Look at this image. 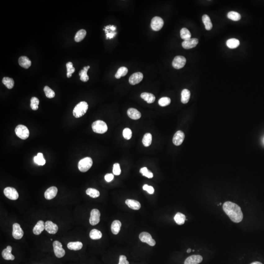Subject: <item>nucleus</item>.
I'll return each instance as SVG.
<instances>
[{
  "label": "nucleus",
  "mask_w": 264,
  "mask_h": 264,
  "mask_svg": "<svg viewBox=\"0 0 264 264\" xmlns=\"http://www.w3.org/2000/svg\"><path fill=\"white\" fill-rule=\"evenodd\" d=\"M226 46L231 49H235L240 45V41L235 38H231L226 41Z\"/></svg>",
  "instance_id": "c85d7f7f"
},
{
  "label": "nucleus",
  "mask_w": 264,
  "mask_h": 264,
  "mask_svg": "<svg viewBox=\"0 0 264 264\" xmlns=\"http://www.w3.org/2000/svg\"><path fill=\"white\" fill-rule=\"evenodd\" d=\"M174 220L178 225H183L186 220V216L180 212H178L175 216Z\"/></svg>",
  "instance_id": "2f4dec72"
},
{
  "label": "nucleus",
  "mask_w": 264,
  "mask_h": 264,
  "mask_svg": "<svg viewBox=\"0 0 264 264\" xmlns=\"http://www.w3.org/2000/svg\"><path fill=\"white\" fill-rule=\"evenodd\" d=\"M92 163V159L90 157H86L80 160L78 167L81 172H86L91 168Z\"/></svg>",
  "instance_id": "20e7f679"
},
{
  "label": "nucleus",
  "mask_w": 264,
  "mask_h": 264,
  "mask_svg": "<svg viewBox=\"0 0 264 264\" xmlns=\"http://www.w3.org/2000/svg\"><path fill=\"white\" fill-rule=\"evenodd\" d=\"M105 33H106V39H112V38H114V36H115V35L117 34V33H115L114 31H112V32H109L108 31H105Z\"/></svg>",
  "instance_id": "3c124183"
},
{
  "label": "nucleus",
  "mask_w": 264,
  "mask_h": 264,
  "mask_svg": "<svg viewBox=\"0 0 264 264\" xmlns=\"http://www.w3.org/2000/svg\"><path fill=\"white\" fill-rule=\"evenodd\" d=\"M139 238L142 242L146 243L149 244V246L153 247L156 244V241L153 239L151 234L146 232H143L141 233L139 235Z\"/></svg>",
  "instance_id": "1a4fd4ad"
},
{
  "label": "nucleus",
  "mask_w": 264,
  "mask_h": 264,
  "mask_svg": "<svg viewBox=\"0 0 264 264\" xmlns=\"http://www.w3.org/2000/svg\"><path fill=\"white\" fill-rule=\"evenodd\" d=\"M180 35L181 39L184 40V41L189 39L191 37L190 32L186 28H182L181 29L180 31Z\"/></svg>",
  "instance_id": "f704fd0d"
},
{
  "label": "nucleus",
  "mask_w": 264,
  "mask_h": 264,
  "mask_svg": "<svg viewBox=\"0 0 264 264\" xmlns=\"http://www.w3.org/2000/svg\"><path fill=\"white\" fill-rule=\"evenodd\" d=\"M158 103L160 106L165 107L170 104L171 99L168 97H163L159 99Z\"/></svg>",
  "instance_id": "a18cd8bd"
},
{
  "label": "nucleus",
  "mask_w": 264,
  "mask_h": 264,
  "mask_svg": "<svg viewBox=\"0 0 264 264\" xmlns=\"http://www.w3.org/2000/svg\"><path fill=\"white\" fill-rule=\"evenodd\" d=\"M44 91L45 95L47 98H52L56 96L55 92L53 90H51V88L48 86H45L44 88Z\"/></svg>",
  "instance_id": "37998d69"
},
{
  "label": "nucleus",
  "mask_w": 264,
  "mask_h": 264,
  "mask_svg": "<svg viewBox=\"0 0 264 264\" xmlns=\"http://www.w3.org/2000/svg\"><path fill=\"white\" fill-rule=\"evenodd\" d=\"M142 188H143L144 190L147 192L149 194H153L154 193V188L152 186H149L147 185H144Z\"/></svg>",
  "instance_id": "09e8293b"
},
{
  "label": "nucleus",
  "mask_w": 264,
  "mask_h": 264,
  "mask_svg": "<svg viewBox=\"0 0 264 264\" xmlns=\"http://www.w3.org/2000/svg\"><path fill=\"white\" fill-rule=\"evenodd\" d=\"M88 104L86 102L82 101L79 103L75 106L73 110V114L76 118H79L82 117L86 113L88 110Z\"/></svg>",
  "instance_id": "f03ea898"
},
{
  "label": "nucleus",
  "mask_w": 264,
  "mask_h": 264,
  "mask_svg": "<svg viewBox=\"0 0 264 264\" xmlns=\"http://www.w3.org/2000/svg\"><path fill=\"white\" fill-rule=\"evenodd\" d=\"M185 135L183 132L178 131L173 136V142L174 145L179 146L181 145L185 139Z\"/></svg>",
  "instance_id": "4468645a"
},
{
  "label": "nucleus",
  "mask_w": 264,
  "mask_h": 264,
  "mask_svg": "<svg viewBox=\"0 0 264 264\" xmlns=\"http://www.w3.org/2000/svg\"><path fill=\"white\" fill-rule=\"evenodd\" d=\"M86 194L92 198H96L100 196V192L96 189L89 188L87 189Z\"/></svg>",
  "instance_id": "58836bf2"
},
{
  "label": "nucleus",
  "mask_w": 264,
  "mask_h": 264,
  "mask_svg": "<svg viewBox=\"0 0 264 264\" xmlns=\"http://www.w3.org/2000/svg\"><path fill=\"white\" fill-rule=\"evenodd\" d=\"M12 249V247L8 246L7 248L3 250L2 253V255L4 259L7 260H14L15 259V257L11 253Z\"/></svg>",
  "instance_id": "6ab92c4d"
},
{
  "label": "nucleus",
  "mask_w": 264,
  "mask_h": 264,
  "mask_svg": "<svg viewBox=\"0 0 264 264\" xmlns=\"http://www.w3.org/2000/svg\"><path fill=\"white\" fill-rule=\"evenodd\" d=\"M45 223L43 221H39L37 222L33 229V232L35 235H38L43 232L45 229Z\"/></svg>",
  "instance_id": "aec40b11"
},
{
  "label": "nucleus",
  "mask_w": 264,
  "mask_h": 264,
  "mask_svg": "<svg viewBox=\"0 0 264 264\" xmlns=\"http://www.w3.org/2000/svg\"><path fill=\"white\" fill-rule=\"evenodd\" d=\"M152 141V136L150 133H146L144 135L142 139V143L145 147H148L150 145Z\"/></svg>",
  "instance_id": "e433bc0d"
},
{
  "label": "nucleus",
  "mask_w": 264,
  "mask_h": 264,
  "mask_svg": "<svg viewBox=\"0 0 264 264\" xmlns=\"http://www.w3.org/2000/svg\"><path fill=\"white\" fill-rule=\"evenodd\" d=\"M18 62L20 66L26 69L29 68L31 65V61L29 58L25 56H21L19 58Z\"/></svg>",
  "instance_id": "5701e85b"
},
{
  "label": "nucleus",
  "mask_w": 264,
  "mask_h": 264,
  "mask_svg": "<svg viewBox=\"0 0 264 264\" xmlns=\"http://www.w3.org/2000/svg\"><path fill=\"white\" fill-rule=\"evenodd\" d=\"M15 133L17 136L22 140H26L29 136V131L28 128L23 125H19L16 127Z\"/></svg>",
  "instance_id": "39448f33"
},
{
  "label": "nucleus",
  "mask_w": 264,
  "mask_h": 264,
  "mask_svg": "<svg viewBox=\"0 0 264 264\" xmlns=\"http://www.w3.org/2000/svg\"><path fill=\"white\" fill-rule=\"evenodd\" d=\"M123 136L126 140H130L132 136V132L129 128H125L123 131Z\"/></svg>",
  "instance_id": "49530a36"
},
{
  "label": "nucleus",
  "mask_w": 264,
  "mask_h": 264,
  "mask_svg": "<svg viewBox=\"0 0 264 264\" xmlns=\"http://www.w3.org/2000/svg\"><path fill=\"white\" fill-rule=\"evenodd\" d=\"M114 175L116 176H119L121 174V169H120V165L118 163H114V164L113 169Z\"/></svg>",
  "instance_id": "de8ad7c7"
},
{
  "label": "nucleus",
  "mask_w": 264,
  "mask_h": 264,
  "mask_svg": "<svg viewBox=\"0 0 264 264\" xmlns=\"http://www.w3.org/2000/svg\"><path fill=\"white\" fill-rule=\"evenodd\" d=\"M119 264H129V262L127 260V258L125 255L119 256Z\"/></svg>",
  "instance_id": "8fccbe9b"
},
{
  "label": "nucleus",
  "mask_w": 264,
  "mask_h": 264,
  "mask_svg": "<svg viewBox=\"0 0 264 264\" xmlns=\"http://www.w3.org/2000/svg\"><path fill=\"white\" fill-rule=\"evenodd\" d=\"M90 68L89 66L87 67H85L83 68V69L79 72V75L80 77V80L83 82H87L89 80V77L87 74L88 69Z\"/></svg>",
  "instance_id": "a878e982"
},
{
  "label": "nucleus",
  "mask_w": 264,
  "mask_h": 264,
  "mask_svg": "<svg viewBox=\"0 0 264 264\" xmlns=\"http://www.w3.org/2000/svg\"><path fill=\"white\" fill-rule=\"evenodd\" d=\"M190 92L187 89H184L181 92V101L183 104H186L190 97Z\"/></svg>",
  "instance_id": "cd10ccee"
},
{
  "label": "nucleus",
  "mask_w": 264,
  "mask_h": 264,
  "mask_svg": "<svg viewBox=\"0 0 264 264\" xmlns=\"http://www.w3.org/2000/svg\"><path fill=\"white\" fill-rule=\"evenodd\" d=\"M66 67H67V77L70 78L72 76V74L75 72V68L73 67V63L71 62L67 63L66 64Z\"/></svg>",
  "instance_id": "a19ab883"
},
{
  "label": "nucleus",
  "mask_w": 264,
  "mask_h": 264,
  "mask_svg": "<svg viewBox=\"0 0 264 264\" xmlns=\"http://www.w3.org/2000/svg\"><path fill=\"white\" fill-rule=\"evenodd\" d=\"M125 204L128 207L133 210H139L141 208V204L140 202L134 199H127L125 201Z\"/></svg>",
  "instance_id": "4be33fe9"
},
{
  "label": "nucleus",
  "mask_w": 264,
  "mask_h": 264,
  "mask_svg": "<svg viewBox=\"0 0 264 264\" xmlns=\"http://www.w3.org/2000/svg\"><path fill=\"white\" fill-rule=\"evenodd\" d=\"M121 226V223L119 221L115 220L111 225V231L114 235H117L120 231Z\"/></svg>",
  "instance_id": "393cba45"
},
{
  "label": "nucleus",
  "mask_w": 264,
  "mask_h": 264,
  "mask_svg": "<svg viewBox=\"0 0 264 264\" xmlns=\"http://www.w3.org/2000/svg\"></svg>",
  "instance_id": "6e6d98bb"
},
{
  "label": "nucleus",
  "mask_w": 264,
  "mask_h": 264,
  "mask_svg": "<svg viewBox=\"0 0 264 264\" xmlns=\"http://www.w3.org/2000/svg\"><path fill=\"white\" fill-rule=\"evenodd\" d=\"M45 230L50 234H55L57 232L58 227L56 224H54L50 221H47L45 223Z\"/></svg>",
  "instance_id": "2eb2a0df"
},
{
  "label": "nucleus",
  "mask_w": 264,
  "mask_h": 264,
  "mask_svg": "<svg viewBox=\"0 0 264 264\" xmlns=\"http://www.w3.org/2000/svg\"><path fill=\"white\" fill-rule=\"evenodd\" d=\"M140 173H141L143 176L146 177L149 179L152 178L154 176L153 173H152L151 171L148 169L146 167L141 168L140 170Z\"/></svg>",
  "instance_id": "c03bdc74"
},
{
  "label": "nucleus",
  "mask_w": 264,
  "mask_h": 264,
  "mask_svg": "<svg viewBox=\"0 0 264 264\" xmlns=\"http://www.w3.org/2000/svg\"><path fill=\"white\" fill-rule=\"evenodd\" d=\"M39 100L36 97H33L30 100V107L34 111L38 110Z\"/></svg>",
  "instance_id": "79ce46f5"
},
{
  "label": "nucleus",
  "mask_w": 264,
  "mask_h": 264,
  "mask_svg": "<svg viewBox=\"0 0 264 264\" xmlns=\"http://www.w3.org/2000/svg\"><path fill=\"white\" fill-rule=\"evenodd\" d=\"M2 82L7 88L8 89H11L13 88L14 85V80L11 78L8 77H4L2 79Z\"/></svg>",
  "instance_id": "473e14b6"
},
{
  "label": "nucleus",
  "mask_w": 264,
  "mask_h": 264,
  "mask_svg": "<svg viewBox=\"0 0 264 264\" xmlns=\"http://www.w3.org/2000/svg\"><path fill=\"white\" fill-rule=\"evenodd\" d=\"M86 31L85 29H80L79 30L76 34H75V37H74V40L76 42H80L81 41L83 40L85 37L86 35Z\"/></svg>",
  "instance_id": "72a5a7b5"
},
{
  "label": "nucleus",
  "mask_w": 264,
  "mask_h": 264,
  "mask_svg": "<svg viewBox=\"0 0 264 264\" xmlns=\"http://www.w3.org/2000/svg\"><path fill=\"white\" fill-rule=\"evenodd\" d=\"M4 193L6 197L11 200H16L18 199L19 194L15 188L7 187L5 188Z\"/></svg>",
  "instance_id": "6e6552de"
},
{
  "label": "nucleus",
  "mask_w": 264,
  "mask_h": 264,
  "mask_svg": "<svg viewBox=\"0 0 264 264\" xmlns=\"http://www.w3.org/2000/svg\"><path fill=\"white\" fill-rule=\"evenodd\" d=\"M250 264H263L262 263L260 262H254L253 263H251Z\"/></svg>",
  "instance_id": "864d4df0"
},
{
  "label": "nucleus",
  "mask_w": 264,
  "mask_h": 264,
  "mask_svg": "<svg viewBox=\"0 0 264 264\" xmlns=\"http://www.w3.org/2000/svg\"><path fill=\"white\" fill-rule=\"evenodd\" d=\"M143 75L141 72H137L133 74L130 77L129 81L131 85H135L140 83L143 79Z\"/></svg>",
  "instance_id": "ddd939ff"
},
{
  "label": "nucleus",
  "mask_w": 264,
  "mask_h": 264,
  "mask_svg": "<svg viewBox=\"0 0 264 264\" xmlns=\"http://www.w3.org/2000/svg\"><path fill=\"white\" fill-rule=\"evenodd\" d=\"M34 160L35 163L40 166H43L46 163V160L44 158L43 154L41 153H38L37 156L34 157Z\"/></svg>",
  "instance_id": "c756f323"
},
{
  "label": "nucleus",
  "mask_w": 264,
  "mask_h": 264,
  "mask_svg": "<svg viewBox=\"0 0 264 264\" xmlns=\"http://www.w3.org/2000/svg\"><path fill=\"white\" fill-rule=\"evenodd\" d=\"M186 58L182 56H177L172 62V66L176 69H181L186 65Z\"/></svg>",
  "instance_id": "9d476101"
},
{
  "label": "nucleus",
  "mask_w": 264,
  "mask_h": 264,
  "mask_svg": "<svg viewBox=\"0 0 264 264\" xmlns=\"http://www.w3.org/2000/svg\"><path fill=\"white\" fill-rule=\"evenodd\" d=\"M102 234L101 232L98 230L94 229L90 232V237L92 240H98L101 238Z\"/></svg>",
  "instance_id": "c9c22d12"
},
{
  "label": "nucleus",
  "mask_w": 264,
  "mask_h": 264,
  "mask_svg": "<svg viewBox=\"0 0 264 264\" xmlns=\"http://www.w3.org/2000/svg\"><path fill=\"white\" fill-rule=\"evenodd\" d=\"M198 43L199 40L197 38H190L184 41L182 43V46L184 49L188 50L196 47Z\"/></svg>",
  "instance_id": "dca6fc26"
},
{
  "label": "nucleus",
  "mask_w": 264,
  "mask_h": 264,
  "mask_svg": "<svg viewBox=\"0 0 264 264\" xmlns=\"http://www.w3.org/2000/svg\"><path fill=\"white\" fill-rule=\"evenodd\" d=\"M127 114L130 119L134 120H137L141 117V114L139 111L135 108H130L127 111Z\"/></svg>",
  "instance_id": "412c9836"
},
{
  "label": "nucleus",
  "mask_w": 264,
  "mask_h": 264,
  "mask_svg": "<svg viewBox=\"0 0 264 264\" xmlns=\"http://www.w3.org/2000/svg\"><path fill=\"white\" fill-rule=\"evenodd\" d=\"M101 213L97 209H94L91 212L90 218V223L92 226L97 225L100 221Z\"/></svg>",
  "instance_id": "f8f14e48"
},
{
  "label": "nucleus",
  "mask_w": 264,
  "mask_h": 264,
  "mask_svg": "<svg viewBox=\"0 0 264 264\" xmlns=\"http://www.w3.org/2000/svg\"><path fill=\"white\" fill-rule=\"evenodd\" d=\"M114 176L112 174H107L105 176V180L107 182H111L113 180Z\"/></svg>",
  "instance_id": "603ef678"
},
{
  "label": "nucleus",
  "mask_w": 264,
  "mask_h": 264,
  "mask_svg": "<svg viewBox=\"0 0 264 264\" xmlns=\"http://www.w3.org/2000/svg\"><path fill=\"white\" fill-rule=\"evenodd\" d=\"M164 21L160 17H154L151 21V27L154 31H159L163 28Z\"/></svg>",
  "instance_id": "0eeeda50"
},
{
  "label": "nucleus",
  "mask_w": 264,
  "mask_h": 264,
  "mask_svg": "<svg viewBox=\"0 0 264 264\" xmlns=\"http://www.w3.org/2000/svg\"><path fill=\"white\" fill-rule=\"evenodd\" d=\"M57 188L56 186H51L45 192V198L47 199H51L54 198L57 194Z\"/></svg>",
  "instance_id": "a211bd4d"
},
{
  "label": "nucleus",
  "mask_w": 264,
  "mask_h": 264,
  "mask_svg": "<svg viewBox=\"0 0 264 264\" xmlns=\"http://www.w3.org/2000/svg\"><path fill=\"white\" fill-rule=\"evenodd\" d=\"M54 254L57 258H62L65 254V251L62 247V244L60 242L55 241L53 243Z\"/></svg>",
  "instance_id": "423d86ee"
},
{
  "label": "nucleus",
  "mask_w": 264,
  "mask_h": 264,
  "mask_svg": "<svg viewBox=\"0 0 264 264\" xmlns=\"http://www.w3.org/2000/svg\"><path fill=\"white\" fill-rule=\"evenodd\" d=\"M191 252V249L190 248H189V249H187V253H190Z\"/></svg>",
  "instance_id": "5fc2aeb1"
},
{
  "label": "nucleus",
  "mask_w": 264,
  "mask_h": 264,
  "mask_svg": "<svg viewBox=\"0 0 264 264\" xmlns=\"http://www.w3.org/2000/svg\"><path fill=\"white\" fill-rule=\"evenodd\" d=\"M128 69L126 67H120L117 73L115 74V77L117 79L120 78L122 76H125L128 73Z\"/></svg>",
  "instance_id": "4c0bfd02"
},
{
  "label": "nucleus",
  "mask_w": 264,
  "mask_h": 264,
  "mask_svg": "<svg viewBox=\"0 0 264 264\" xmlns=\"http://www.w3.org/2000/svg\"><path fill=\"white\" fill-rule=\"evenodd\" d=\"M141 98L146 101L148 103L151 104L154 102L156 97L154 95L148 92H143L141 95Z\"/></svg>",
  "instance_id": "b1692460"
},
{
  "label": "nucleus",
  "mask_w": 264,
  "mask_h": 264,
  "mask_svg": "<svg viewBox=\"0 0 264 264\" xmlns=\"http://www.w3.org/2000/svg\"><path fill=\"white\" fill-rule=\"evenodd\" d=\"M202 20L205 25V29L208 30H211L212 28V24L209 17L207 14H204L203 16Z\"/></svg>",
  "instance_id": "7c9ffc66"
},
{
  "label": "nucleus",
  "mask_w": 264,
  "mask_h": 264,
  "mask_svg": "<svg viewBox=\"0 0 264 264\" xmlns=\"http://www.w3.org/2000/svg\"><path fill=\"white\" fill-rule=\"evenodd\" d=\"M223 208L231 220L234 223L241 222L243 219V214L239 205L231 202H225Z\"/></svg>",
  "instance_id": "f257e3e1"
},
{
  "label": "nucleus",
  "mask_w": 264,
  "mask_h": 264,
  "mask_svg": "<svg viewBox=\"0 0 264 264\" xmlns=\"http://www.w3.org/2000/svg\"><path fill=\"white\" fill-rule=\"evenodd\" d=\"M67 247L69 249L73 250H79L83 247V244L81 242H74L68 244Z\"/></svg>",
  "instance_id": "bb28decb"
},
{
  "label": "nucleus",
  "mask_w": 264,
  "mask_h": 264,
  "mask_svg": "<svg viewBox=\"0 0 264 264\" xmlns=\"http://www.w3.org/2000/svg\"><path fill=\"white\" fill-rule=\"evenodd\" d=\"M92 129L95 133L97 134H104L108 130L107 124L102 120H96L92 124Z\"/></svg>",
  "instance_id": "7ed1b4c3"
},
{
  "label": "nucleus",
  "mask_w": 264,
  "mask_h": 264,
  "mask_svg": "<svg viewBox=\"0 0 264 264\" xmlns=\"http://www.w3.org/2000/svg\"><path fill=\"white\" fill-rule=\"evenodd\" d=\"M227 17L230 20L234 21H238L241 18V16L239 13L235 11H230L228 13Z\"/></svg>",
  "instance_id": "ea45409f"
},
{
  "label": "nucleus",
  "mask_w": 264,
  "mask_h": 264,
  "mask_svg": "<svg viewBox=\"0 0 264 264\" xmlns=\"http://www.w3.org/2000/svg\"><path fill=\"white\" fill-rule=\"evenodd\" d=\"M203 261V257L199 255H193L187 257L184 264H199Z\"/></svg>",
  "instance_id": "f3484780"
},
{
  "label": "nucleus",
  "mask_w": 264,
  "mask_h": 264,
  "mask_svg": "<svg viewBox=\"0 0 264 264\" xmlns=\"http://www.w3.org/2000/svg\"><path fill=\"white\" fill-rule=\"evenodd\" d=\"M23 230L18 223H15L13 225L12 236L14 239L20 240L24 236Z\"/></svg>",
  "instance_id": "9b49d317"
}]
</instances>
